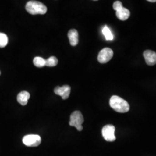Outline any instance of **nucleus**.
Returning a JSON list of instances; mask_svg holds the SVG:
<instances>
[{"label":"nucleus","instance_id":"obj_10","mask_svg":"<svg viewBox=\"0 0 156 156\" xmlns=\"http://www.w3.org/2000/svg\"><path fill=\"white\" fill-rule=\"evenodd\" d=\"M116 15L119 20L125 21L127 20L130 16V12L128 9L123 6L116 11Z\"/></svg>","mask_w":156,"mask_h":156},{"label":"nucleus","instance_id":"obj_17","mask_svg":"<svg viewBox=\"0 0 156 156\" xmlns=\"http://www.w3.org/2000/svg\"><path fill=\"white\" fill-rule=\"evenodd\" d=\"M147 1L150 2H156V0H147Z\"/></svg>","mask_w":156,"mask_h":156},{"label":"nucleus","instance_id":"obj_18","mask_svg":"<svg viewBox=\"0 0 156 156\" xmlns=\"http://www.w3.org/2000/svg\"><path fill=\"white\" fill-rule=\"evenodd\" d=\"M1 71H0V75H1Z\"/></svg>","mask_w":156,"mask_h":156},{"label":"nucleus","instance_id":"obj_16","mask_svg":"<svg viewBox=\"0 0 156 156\" xmlns=\"http://www.w3.org/2000/svg\"><path fill=\"white\" fill-rule=\"evenodd\" d=\"M123 7V5H122V3L121 1H115L114 3H113V8L114 10H115L116 11L118 10L119 9H120V8Z\"/></svg>","mask_w":156,"mask_h":156},{"label":"nucleus","instance_id":"obj_9","mask_svg":"<svg viewBox=\"0 0 156 156\" xmlns=\"http://www.w3.org/2000/svg\"><path fill=\"white\" fill-rule=\"evenodd\" d=\"M68 37L69 38L70 45L73 46L78 45L79 42V35L78 31L76 30H70L68 33Z\"/></svg>","mask_w":156,"mask_h":156},{"label":"nucleus","instance_id":"obj_15","mask_svg":"<svg viewBox=\"0 0 156 156\" xmlns=\"http://www.w3.org/2000/svg\"><path fill=\"white\" fill-rule=\"evenodd\" d=\"M8 39L7 35L4 33H0V48H5L8 44Z\"/></svg>","mask_w":156,"mask_h":156},{"label":"nucleus","instance_id":"obj_1","mask_svg":"<svg viewBox=\"0 0 156 156\" xmlns=\"http://www.w3.org/2000/svg\"><path fill=\"white\" fill-rule=\"evenodd\" d=\"M112 108L119 113H126L129 110V105L128 102L117 95H113L109 101Z\"/></svg>","mask_w":156,"mask_h":156},{"label":"nucleus","instance_id":"obj_8","mask_svg":"<svg viewBox=\"0 0 156 156\" xmlns=\"http://www.w3.org/2000/svg\"><path fill=\"white\" fill-rule=\"evenodd\" d=\"M144 56L146 63L149 66H154L156 64V53L151 50H145Z\"/></svg>","mask_w":156,"mask_h":156},{"label":"nucleus","instance_id":"obj_7","mask_svg":"<svg viewBox=\"0 0 156 156\" xmlns=\"http://www.w3.org/2000/svg\"><path fill=\"white\" fill-rule=\"evenodd\" d=\"M55 94L62 97V100L67 99L71 93V87L68 85H64L62 87L57 86L54 90Z\"/></svg>","mask_w":156,"mask_h":156},{"label":"nucleus","instance_id":"obj_3","mask_svg":"<svg viewBox=\"0 0 156 156\" xmlns=\"http://www.w3.org/2000/svg\"><path fill=\"white\" fill-rule=\"evenodd\" d=\"M84 122V118L82 113L80 111H74L70 116L69 125L71 126H73L80 131L83 129L82 124Z\"/></svg>","mask_w":156,"mask_h":156},{"label":"nucleus","instance_id":"obj_6","mask_svg":"<svg viewBox=\"0 0 156 156\" xmlns=\"http://www.w3.org/2000/svg\"><path fill=\"white\" fill-rule=\"evenodd\" d=\"M113 56V51L109 48H105L101 50L98 55V61L101 64H105L109 62Z\"/></svg>","mask_w":156,"mask_h":156},{"label":"nucleus","instance_id":"obj_14","mask_svg":"<svg viewBox=\"0 0 156 156\" xmlns=\"http://www.w3.org/2000/svg\"><path fill=\"white\" fill-rule=\"evenodd\" d=\"M102 33L104 34V35L105 36L106 40L111 41V40H113V34L112 33L110 29L108 28L106 26H105L102 29Z\"/></svg>","mask_w":156,"mask_h":156},{"label":"nucleus","instance_id":"obj_5","mask_svg":"<svg viewBox=\"0 0 156 156\" xmlns=\"http://www.w3.org/2000/svg\"><path fill=\"white\" fill-rule=\"evenodd\" d=\"M115 132V127L111 124L105 126L102 129V134L104 138L108 142H113L116 140Z\"/></svg>","mask_w":156,"mask_h":156},{"label":"nucleus","instance_id":"obj_12","mask_svg":"<svg viewBox=\"0 0 156 156\" xmlns=\"http://www.w3.org/2000/svg\"><path fill=\"white\" fill-rule=\"evenodd\" d=\"M33 63L35 67L42 68L46 66V60L41 57H36L34 58Z\"/></svg>","mask_w":156,"mask_h":156},{"label":"nucleus","instance_id":"obj_4","mask_svg":"<svg viewBox=\"0 0 156 156\" xmlns=\"http://www.w3.org/2000/svg\"><path fill=\"white\" fill-rule=\"evenodd\" d=\"M23 144L30 147H36L40 145L41 142V138L38 135H27L23 138Z\"/></svg>","mask_w":156,"mask_h":156},{"label":"nucleus","instance_id":"obj_11","mask_svg":"<svg viewBox=\"0 0 156 156\" xmlns=\"http://www.w3.org/2000/svg\"><path fill=\"white\" fill-rule=\"evenodd\" d=\"M30 97V93L26 91H21L17 97V100L22 105H26L28 103V101Z\"/></svg>","mask_w":156,"mask_h":156},{"label":"nucleus","instance_id":"obj_2","mask_svg":"<svg viewBox=\"0 0 156 156\" xmlns=\"http://www.w3.org/2000/svg\"><path fill=\"white\" fill-rule=\"evenodd\" d=\"M26 9L31 15H44L47 12V7L39 1H30L26 4Z\"/></svg>","mask_w":156,"mask_h":156},{"label":"nucleus","instance_id":"obj_13","mask_svg":"<svg viewBox=\"0 0 156 156\" xmlns=\"http://www.w3.org/2000/svg\"><path fill=\"white\" fill-rule=\"evenodd\" d=\"M58 64V60L55 56L50 57L49 58L46 60V66L48 67H55Z\"/></svg>","mask_w":156,"mask_h":156}]
</instances>
